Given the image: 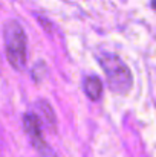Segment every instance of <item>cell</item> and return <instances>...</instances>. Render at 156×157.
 <instances>
[{"label": "cell", "mask_w": 156, "mask_h": 157, "mask_svg": "<svg viewBox=\"0 0 156 157\" xmlns=\"http://www.w3.org/2000/svg\"><path fill=\"white\" fill-rule=\"evenodd\" d=\"M98 61L107 78L109 89L118 95L129 93L133 84V78L127 64L115 53H101L98 56Z\"/></svg>", "instance_id": "6da1fadb"}, {"label": "cell", "mask_w": 156, "mask_h": 157, "mask_svg": "<svg viewBox=\"0 0 156 157\" xmlns=\"http://www.w3.org/2000/svg\"><path fill=\"white\" fill-rule=\"evenodd\" d=\"M152 6H153V8L156 9V0H152Z\"/></svg>", "instance_id": "8992f818"}, {"label": "cell", "mask_w": 156, "mask_h": 157, "mask_svg": "<svg viewBox=\"0 0 156 157\" xmlns=\"http://www.w3.org/2000/svg\"><path fill=\"white\" fill-rule=\"evenodd\" d=\"M40 110L43 111V114H45V117H46V121L51 124V127H55V116H54V111H52L51 105L48 104V102H40Z\"/></svg>", "instance_id": "5b68a950"}, {"label": "cell", "mask_w": 156, "mask_h": 157, "mask_svg": "<svg viewBox=\"0 0 156 157\" xmlns=\"http://www.w3.org/2000/svg\"><path fill=\"white\" fill-rule=\"evenodd\" d=\"M3 40H5V51L9 64L22 72L26 67V34L22 25L15 20H9L3 28Z\"/></svg>", "instance_id": "7a4b0ae2"}, {"label": "cell", "mask_w": 156, "mask_h": 157, "mask_svg": "<svg viewBox=\"0 0 156 157\" xmlns=\"http://www.w3.org/2000/svg\"><path fill=\"white\" fill-rule=\"evenodd\" d=\"M23 127L26 130V134L32 144V147L35 148V151L38 153L40 157H57L55 153L52 151V148L45 142L43 134H42V125H40V119L35 114H25L23 117Z\"/></svg>", "instance_id": "3957f363"}, {"label": "cell", "mask_w": 156, "mask_h": 157, "mask_svg": "<svg viewBox=\"0 0 156 157\" xmlns=\"http://www.w3.org/2000/svg\"><path fill=\"white\" fill-rule=\"evenodd\" d=\"M83 87H84V92H86V95H87L89 99L97 101V99L101 98V93H103V82L100 81L98 76H87V78L84 79Z\"/></svg>", "instance_id": "277c9868"}]
</instances>
